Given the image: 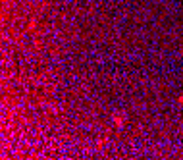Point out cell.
<instances>
[{
    "instance_id": "obj_1",
    "label": "cell",
    "mask_w": 183,
    "mask_h": 160,
    "mask_svg": "<svg viewBox=\"0 0 183 160\" xmlns=\"http://www.w3.org/2000/svg\"><path fill=\"white\" fill-rule=\"evenodd\" d=\"M114 123H116V127H121L123 118H120V116H114Z\"/></svg>"
}]
</instances>
